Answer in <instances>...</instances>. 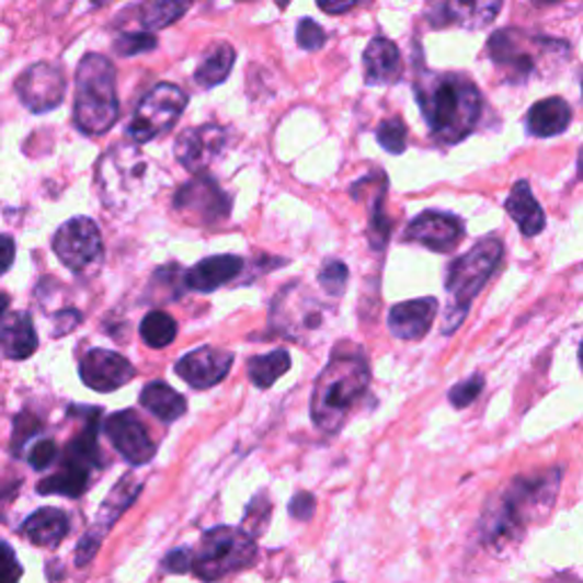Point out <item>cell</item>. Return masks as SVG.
I'll use <instances>...</instances> for the list:
<instances>
[{
  "instance_id": "obj_1",
  "label": "cell",
  "mask_w": 583,
  "mask_h": 583,
  "mask_svg": "<svg viewBox=\"0 0 583 583\" xmlns=\"http://www.w3.org/2000/svg\"><path fill=\"white\" fill-rule=\"evenodd\" d=\"M369 381L371 369L363 348L354 342H338L312 388L310 415L315 426L324 433L340 431L354 405L365 397Z\"/></svg>"
},
{
  "instance_id": "obj_2",
  "label": "cell",
  "mask_w": 583,
  "mask_h": 583,
  "mask_svg": "<svg viewBox=\"0 0 583 583\" xmlns=\"http://www.w3.org/2000/svg\"><path fill=\"white\" fill-rule=\"evenodd\" d=\"M415 96L431 135L441 144L462 141L481 119V92L462 73H422Z\"/></svg>"
},
{
  "instance_id": "obj_3",
  "label": "cell",
  "mask_w": 583,
  "mask_h": 583,
  "mask_svg": "<svg viewBox=\"0 0 583 583\" xmlns=\"http://www.w3.org/2000/svg\"><path fill=\"white\" fill-rule=\"evenodd\" d=\"M561 472L551 470L540 477L515 479L492 506L485 511L483 538L490 547H506L538 517V511H549L557 498Z\"/></svg>"
},
{
  "instance_id": "obj_4",
  "label": "cell",
  "mask_w": 583,
  "mask_h": 583,
  "mask_svg": "<svg viewBox=\"0 0 583 583\" xmlns=\"http://www.w3.org/2000/svg\"><path fill=\"white\" fill-rule=\"evenodd\" d=\"M119 119L116 71L107 57L84 55L76 71L73 122L84 135H103Z\"/></svg>"
},
{
  "instance_id": "obj_5",
  "label": "cell",
  "mask_w": 583,
  "mask_h": 583,
  "mask_svg": "<svg viewBox=\"0 0 583 583\" xmlns=\"http://www.w3.org/2000/svg\"><path fill=\"white\" fill-rule=\"evenodd\" d=\"M502 255H504V244L498 238H485L479 244H475L468 253L451 262L445 281L449 295L443 322L445 335H451L462 324V319L468 317L472 301L477 299L483 285L490 281L494 270L500 267Z\"/></svg>"
},
{
  "instance_id": "obj_6",
  "label": "cell",
  "mask_w": 583,
  "mask_h": 583,
  "mask_svg": "<svg viewBox=\"0 0 583 583\" xmlns=\"http://www.w3.org/2000/svg\"><path fill=\"white\" fill-rule=\"evenodd\" d=\"M151 162L135 146L114 144L99 160L96 185L105 208L124 210L130 203L151 196Z\"/></svg>"
},
{
  "instance_id": "obj_7",
  "label": "cell",
  "mask_w": 583,
  "mask_h": 583,
  "mask_svg": "<svg viewBox=\"0 0 583 583\" xmlns=\"http://www.w3.org/2000/svg\"><path fill=\"white\" fill-rule=\"evenodd\" d=\"M99 408H92L90 418L84 420V426L78 431L73 441L67 443L65 456L60 462V470L53 477L39 481V494H62V498H80L90 488L94 472L103 468L101 447H99Z\"/></svg>"
},
{
  "instance_id": "obj_8",
  "label": "cell",
  "mask_w": 583,
  "mask_h": 583,
  "mask_svg": "<svg viewBox=\"0 0 583 583\" xmlns=\"http://www.w3.org/2000/svg\"><path fill=\"white\" fill-rule=\"evenodd\" d=\"M258 557L255 536L247 529L215 527L201 536L192 572L203 581H217L249 568Z\"/></svg>"
},
{
  "instance_id": "obj_9",
  "label": "cell",
  "mask_w": 583,
  "mask_h": 583,
  "mask_svg": "<svg viewBox=\"0 0 583 583\" xmlns=\"http://www.w3.org/2000/svg\"><path fill=\"white\" fill-rule=\"evenodd\" d=\"M185 107H187V94L181 90V87L171 82L156 84L153 90L141 99V103L133 114V122L128 126L130 139L135 144H146L169 133L181 119Z\"/></svg>"
},
{
  "instance_id": "obj_10",
  "label": "cell",
  "mask_w": 583,
  "mask_h": 583,
  "mask_svg": "<svg viewBox=\"0 0 583 583\" xmlns=\"http://www.w3.org/2000/svg\"><path fill=\"white\" fill-rule=\"evenodd\" d=\"M53 251L65 267L76 274H87L103 260V238L96 221L90 217H73L57 228Z\"/></svg>"
},
{
  "instance_id": "obj_11",
  "label": "cell",
  "mask_w": 583,
  "mask_h": 583,
  "mask_svg": "<svg viewBox=\"0 0 583 583\" xmlns=\"http://www.w3.org/2000/svg\"><path fill=\"white\" fill-rule=\"evenodd\" d=\"M327 308L315 297L306 295L299 285H287L272 304V327L289 340H304V335L319 331L324 324Z\"/></svg>"
},
{
  "instance_id": "obj_12",
  "label": "cell",
  "mask_w": 583,
  "mask_h": 583,
  "mask_svg": "<svg viewBox=\"0 0 583 583\" xmlns=\"http://www.w3.org/2000/svg\"><path fill=\"white\" fill-rule=\"evenodd\" d=\"M232 208L230 196L215 183L206 171L196 173V179L185 183L173 198V210L194 224L210 226L228 219Z\"/></svg>"
},
{
  "instance_id": "obj_13",
  "label": "cell",
  "mask_w": 583,
  "mask_h": 583,
  "mask_svg": "<svg viewBox=\"0 0 583 583\" xmlns=\"http://www.w3.org/2000/svg\"><path fill=\"white\" fill-rule=\"evenodd\" d=\"M67 80L60 67L39 62L27 67L16 80V94L31 112H50L65 101Z\"/></svg>"
},
{
  "instance_id": "obj_14",
  "label": "cell",
  "mask_w": 583,
  "mask_h": 583,
  "mask_svg": "<svg viewBox=\"0 0 583 583\" xmlns=\"http://www.w3.org/2000/svg\"><path fill=\"white\" fill-rule=\"evenodd\" d=\"M465 238V224L460 217L441 210H424L408 224L403 240L420 244L435 253H451Z\"/></svg>"
},
{
  "instance_id": "obj_15",
  "label": "cell",
  "mask_w": 583,
  "mask_h": 583,
  "mask_svg": "<svg viewBox=\"0 0 583 583\" xmlns=\"http://www.w3.org/2000/svg\"><path fill=\"white\" fill-rule=\"evenodd\" d=\"M105 433L110 437L112 447L130 465H135V468L151 462L158 451V445L149 435V428L141 424L135 411H122L110 415L105 422Z\"/></svg>"
},
{
  "instance_id": "obj_16",
  "label": "cell",
  "mask_w": 583,
  "mask_h": 583,
  "mask_svg": "<svg viewBox=\"0 0 583 583\" xmlns=\"http://www.w3.org/2000/svg\"><path fill=\"white\" fill-rule=\"evenodd\" d=\"M137 369L122 354L110 348H92L80 361V378L87 388L96 392H114L130 384Z\"/></svg>"
},
{
  "instance_id": "obj_17",
  "label": "cell",
  "mask_w": 583,
  "mask_h": 583,
  "mask_svg": "<svg viewBox=\"0 0 583 583\" xmlns=\"http://www.w3.org/2000/svg\"><path fill=\"white\" fill-rule=\"evenodd\" d=\"M226 130L217 124H206L185 130L176 141V160L190 171V173H203L224 151L226 146Z\"/></svg>"
},
{
  "instance_id": "obj_18",
  "label": "cell",
  "mask_w": 583,
  "mask_h": 583,
  "mask_svg": "<svg viewBox=\"0 0 583 583\" xmlns=\"http://www.w3.org/2000/svg\"><path fill=\"white\" fill-rule=\"evenodd\" d=\"M232 367V354L217 346H201L176 363V374L196 390L221 384Z\"/></svg>"
},
{
  "instance_id": "obj_19",
  "label": "cell",
  "mask_w": 583,
  "mask_h": 583,
  "mask_svg": "<svg viewBox=\"0 0 583 583\" xmlns=\"http://www.w3.org/2000/svg\"><path fill=\"white\" fill-rule=\"evenodd\" d=\"M437 317V299H411L392 306L388 315V327L399 340H422Z\"/></svg>"
},
{
  "instance_id": "obj_20",
  "label": "cell",
  "mask_w": 583,
  "mask_h": 583,
  "mask_svg": "<svg viewBox=\"0 0 583 583\" xmlns=\"http://www.w3.org/2000/svg\"><path fill=\"white\" fill-rule=\"evenodd\" d=\"M244 260L240 255H213L201 260L185 274V287L201 292V295H210V292L219 289L221 285L230 283L242 274Z\"/></svg>"
},
{
  "instance_id": "obj_21",
  "label": "cell",
  "mask_w": 583,
  "mask_h": 583,
  "mask_svg": "<svg viewBox=\"0 0 583 583\" xmlns=\"http://www.w3.org/2000/svg\"><path fill=\"white\" fill-rule=\"evenodd\" d=\"M19 534L37 547L55 549L69 536V515L60 508H39L21 524Z\"/></svg>"
},
{
  "instance_id": "obj_22",
  "label": "cell",
  "mask_w": 583,
  "mask_h": 583,
  "mask_svg": "<svg viewBox=\"0 0 583 583\" xmlns=\"http://www.w3.org/2000/svg\"><path fill=\"white\" fill-rule=\"evenodd\" d=\"M365 62V82L376 84H395L401 78V55L395 42L386 37H376L369 42L363 55Z\"/></svg>"
},
{
  "instance_id": "obj_23",
  "label": "cell",
  "mask_w": 583,
  "mask_h": 583,
  "mask_svg": "<svg viewBox=\"0 0 583 583\" xmlns=\"http://www.w3.org/2000/svg\"><path fill=\"white\" fill-rule=\"evenodd\" d=\"M506 213L515 219L524 238H536L545 230V213L527 181H517L506 198Z\"/></svg>"
},
{
  "instance_id": "obj_24",
  "label": "cell",
  "mask_w": 583,
  "mask_h": 583,
  "mask_svg": "<svg viewBox=\"0 0 583 583\" xmlns=\"http://www.w3.org/2000/svg\"><path fill=\"white\" fill-rule=\"evenodd\" d=\"M37 331L27 312H8L3 317V354L10 361H25L37 352Z\"/></svg>"
},
{
  "instance_id": "obj_25",
  "label": "cell",
  "mask_w": 583,
  "mask_h": 583,
  "mask_svg": "<svg viewBox=\"0 0 583 583\" xmlns=\"http://www.w3.org/2000/svg\"><path fill=\"white\" fill-rule=\"evenodd\" d=\"M504 0H447L443 12L445 21L468 31H481L500 16Z\"/></svg>"
},
{
  "instance_id": "obj_26",
  "label": "cell",
  "mask_w": 583,
  "mask_h": 583,
  "mask_svg": "<svg viewBox=\"0 0 583 583\" xmlns=\"http://www.w3.org/2000/svg\"><path fill=\"white\" fill-rule=\"evenodd\" d=\"M141 492V481H137L133 475H124L116 485L110 490V494L105 498V502L99 508L96 522H94V531H99L101 536H105L112 527L114 522L119 519L137 500V494Z\"/></svg>"
},
{
  "instance_id": "obj_27",
  "label": "cell",
  "mask_w": 583,
  "mask_h": 583,
  "mask_svg": "<svg viewBox=\"0 0 583 583\" xmlns=\"http://www.w3.org/2000/svg\"><path fill=\"white\" fill-rule=\"evenodd\" d=\"M570 122H572V110L561 96L538 101L527 114L529 133L536 137L561 135L568 130Z\"/></svg>"
},
{
  "instance_id": "obj_28",
  "label": "cell",
  "mask_w": 583,
  "mask_h": 583,
  "mask_svg": "<svg viewBox=\"0 0 583 583\" xmlns=\"http://www.w3.org/2000/svg\"><path fill=\"white\" fill-rule=\"evenodd\" d=\"M139 401L146 411L167 424L181 420L187 411V399L162 381H153L146 386L139 395Z\"/></svg>"
},
{
  "instance_id": "obj_29",
  "label": "cell",
  "mask_w": 583,
  "mask_h": 583,
  "mask_svg": "<svg viewBox=\"0 0 583 583\" xmlns=\"http://www.w3.org/2000/svg\"><path fill=\"white\" fill-rule=\"evenodd\" d=\"M232 65H236V50L228 44H217L203 57V62L194 71V80L203 90H213V87L221 84L228 78Z\"/></svg>"
},
{
  "instance_id": "obj_30",
  "label": "cell",
  "mask_w": 583,
  "mask_h": 583,
  "mask_svg": "<svg viewBox=\"0 0 583 583\" xmlns=\"http://www.w3.org/2000/svg\"><path fill=\"white\" fill-rule=\"evenodd\" d=\"M289 367H292L289 354L285 352V348H276V352H272V354L249 358L247 374H249V381L255 388L267 390V388H272L278 381L281 376L287 374Z\"/></svg>"
},
{
  "instance_id": "obj_31",
  "label": "cell",
  "mask_w": 583,
  "mask_h": 583,
  "mask_svg": "<svg viewBox=\"0 0 583 583\" xmlns=\"http://www.w3.org/2000/svg\"><path fill=\"white\" fill-rule=\"evenodd\" d=\"M192 3L194 0H146L139 10V21L144 27L158 31V27L176 23L190 10Z\"/></svg>"
},
{
  "instance_id": "obj_32",
  "label": "cell",
  "mask_w": 583,
  "mask_h": 583,
  "mask_svg": "<svg viewBox=\"0 0 583 583\" xmlns=\"http://www.w3.org/2000/svg\"><path fill=\"white\" fill-rule=\"evenodd\" d=\"M139 335L141 340L153 346V348H164L169 346L173 340L179 335V324L176 319H173L169 312L164 310H153L141 319V327H139Z\"/></svg>"
},
{
  "instance_id": "obj_33",
  "label": "cell",
  "mask_w": 583,
  "mask_h": 583,
  "mask_svg": "<svg viewBox=\"0 0 583 583\" xmlns=\"http://www.w3.org/2000/svg\"><path fill=\"white\" fill-rule=\"evenodd\" d=\"M386 190H388V179L378 185L374 203H371V213H369V226H367V240L374 251H384L388 247L392 224L386 217Z\"/></svg>"
},
{
  "instance_id": "obj_34",
  "label": "cell",
  "mask_w": 583,
  "mask_h": 583,
  "mask_svg": "<svg viewBox=\"0 0 583 583\" xmlns=\"http://www.w3.org/2000/svg\"><path fill=\"white\" fill-rule=\"evenodd\" d=\"M376 139L381 144V149L399 156L405 151V139H408V128L399 119V116H392V119H386L381 126L376 128Z\"/></svg>"
},
{
  "instance_id": "obj_35",
  "label": "cell",
  "mask_w": 583,
  "mask_h": 583,
  "mask_svg": "<svg viewBox=\"0 0 583 583\" xmlns=\"http://www.w3.org/2000/svg\"><path fill=\"white\" fill-rule=\"evenodd\" d=\"M317 281H319V285H322L324 292H329V295L340 297L346 283H348V270L340 260H327L322 265V272H319V276H317Z\"/></svg>"
},
{
  "instance_id": "obj_36",
  "label": "cell",
  "mask_w": 583,
  "mask_h": 583,
  "mask_svg": "<svg viewBox=\"0 0 583 583\" xmlns=\"http://www.w3.org/2000/svg\"><path fill=\"white\" fill-rule=\"evenodd\" d=\"M483 386H485V378L481 374H475L470 376L468 381L462 384H456L451 390H449V401L454 408H468L481 392H483Z\"/></svg>"
},
{
  "instance_id": "obj_37",
  "label": "cell",
  "mask_w": 583,
  "mask_h": 583,
  "mask_svg": "<svg viewBox=\"0 0 583 583\" xmlns=\"http://www.w3.org/2000/svg\"><path fill=\"white\" fill-rule=\"evenodd\" d=\"M270 515H272V504L270 500L265 498V494H260V498H255L244 515V527H249L247 531H251L253 536H260L262 531H265L267 522H270Z\"/></svg>"
},
{
  "instance_id": "obj_38",
  "label": "cell",
  "mask_w": 583,
  "mask_h": 583,
  "mask_svg": "<svg viewBox=\"0 0 583 583\" xmlns=\"http://www.w3.org/2000/svg\"><path fill=\"white\" fill-rule=\"evenodd\" d=\"M156 46H158V39L151 33H128L116 39L114 50L124 57H133L146 50H153Z\"/></svg>"
},
{
  "instance_id": "obj_39",
  "label": "cell",
  "mask_w": 583,
  "mask_h": 583,
  "mask_svg": "<svg viewBox=\"0 0 583 583\" xmlns=\"http://www.w3.org/2000/svg\"><path fill=\"white\" fill-rule=\"evenodd\" d=\"M57 456H60V449H57V443L55 441H48V437H44V441H37L33 445V449L27 451V462H31V468L37 470V472H46L50 465L57 460Z\"/></svg>"
},
{
  "instance_id": "obj_40",
  "label": "cell",
  "mask_w": 583,
  "mask_h": 583,
  "mask_svg": "<svg viewBox=\"0 0 583 583\" xmlns=\"http://www.w3.org/2000/svg\"><path fill=\"white\" fill-rule=\"evenodd\" d=\"M297 42L304 50H319L327 44V33L312 19H304L297 27Z\"/></svg>"
},
{
  "instance_id": "obj_41",
  "label": "cell",
  "mask_w": 583,
  "mask_h": 583,
  "mask_svg": "<svg viewBox=\"0 0 583 583\" xmlns=\"http://www.w3.org/2000/svg\"><path fill=\"white\" fill-rule=\"evenodd\" d=\"M103 542V536L94 529L87 531L80 542H78V549H76V565L78 568H87L90 565L94 559H96V553H99V547Z\"/></svg>"
},
{
  "instance_id": "obj_42",
  "label": "cell",
  "mask_w": 583,
  "mask_h": 583,
  "mask_svg": "<svg viewBox=\"0 0 583 583\" xmlns=\"http://www.w3.org/2000/svg\"><path fill=\"white\" fill-rule=\"evenodd\" d=\"M162 568L171 574H183L190 572L194 568V553L187 549H173L171 553H167Z\"/></svg>"
},
{
  "instance_id": "obj_43",
  "label": "cell",
  "mask_w": 583,
  "mask_h": 583,
  "mask_svg": "<svg viewBox=\"0 0 583 583\" xmlns=\"http://www.w3.org/2000/svg\"><path fill=\"white\" fill-rule=\"evenodd\" d=\"M315 494L312 492H297L295 500L289 502V515L299 519V522H308L315 513Z\"/></svg>"
},
{
  "instance_id": "obj_44",
  "label": "cell",
  "mask_w": 583,
  "mask_h": 583,
  "mask_svg": "<svg viewBox=\"0 0 583 583\" xmlns=\"http://www.w3.org/2000/svg\"><path fill=\"white\" fill-rule=\"evenodd\" d=\"M78 324H80V312H78V310H71V308L60 310V312H57V317H55V327H57V331H55L53 335H55V338H62V335L76 331Z\"/></svg>"
},
{
  "instance_id": "obj_45",
  "label": "cell",
  "mask_w": 583,
  "mask_h": 583,
  "mask_svg": "<svg viewBox=\"0 0 583 583\" xmlns=\"http://www.w3.org/2000/svg\"><path fill=\"white\" fill-rule=\"evenodd\" d=\"M369 0H317V5L329 14H344L358 5H367Z\"/></svg>"
},
{
  "instance_id": "obj_46",
  "label": "cell",
  "mask_w": 583,
  "mask_h": 583,
  "mask_svg": "<svg viewBox=\"0 0 583 583\" xmlns=\"http://www.w3.org/2000/svg\"><path fill=\"white\" fill-rule=\"evenodd\" d=\"M3 551H5V561H8V565H5V572H3V581H8V583H12V581H19V579H21V574H23V568H21V563L16 561L14 551H12V547H10L8 542H3Z\"/></svg>"
},
{
  "instance_id": "obj_47",
  "label": "cell",
  "mask_w": 583,
  "mask_h": 583,
  "mask_svg": "<svg viewBox=\"0 0 583 583\" xmlns=\"http://www.w3.org/2000/svg\"><path fill=\"white\" fill-rule=\"evenodd\" d=\"M3 255H5L3 272H10L12 262H14V240L10 236H3Z\"/></svg>"
},
{
  "instance_id": "obj_48",
  "label": "cell",
  "mask_w": 583,
  "mask_h": 583,
  "mask_svg": "<svg viewBox=\"0 0 583 583\" xmlns=\"http://www.w3.org/2000/svg\"><path fill=\"white\" fill-rule=\"evenodd\" d=\"M579 176L583 179V149H581V153H579Z\"/></svg>"
},
{
  "instance_id": "obj_49",
  "label": "cell",
  "mask_w": 583,
  "mask_h": 583,
  "mask_svg": "<svg viewBox=\"0 0 583 583\" xmlns=\"http://www.w3.org/2000/svg\"><path fill=\"white\" fill-rule=\"evenodd\" d=\"M579 361H581V367H583V342H581V346H579Z\"/></svg>"
},
{
  "instance_id": "obj_50",
  "label": "cell",
  "mask_w": 583,
  "mask_h": 583,
  "mask_svg": "<svg viewBox=\"0 0 583 583\" xmlns=\"http://www.w3.org/2000/svg\"><path fill=\"white\" fill-rule=\"evenodd\" d=\"M92 3H94V5H105L107 0H92Z\"/></svg>"
},
{
  "instance_id": "obj_51",
  "label": "cell",
  "mask_w": 583,
  "mask_h": 583,
  "mask_svg": "<svg viewBox=\"0 0 583 583\" xmlns=\"http://www.w3.org/2000/svg\"><path fill=\"white\" fill-rule=\"evenodd\" d=\"M538 3H545V5H549V3H557V0H538Z\"/></svg>"
},
{
  "instance_id": "obj_52",
  "label": "cell",
  "mask_w": 583,
  "mask_h": 583,
  "mask_svg": "<svg viewBox=\"0 0 583 583\" xmlns=\"http://www.w3.org/2000/svg\"><path fill=\"white\" fill-rule=\"evenodd\" d=\"M581 90H583V84H581Z\"/></svg>"
}]
</instances>
